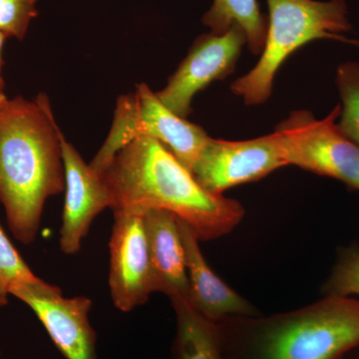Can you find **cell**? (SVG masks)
I'll list each match as a JSON object with an SVG mask.
<instances>
[{
  "mask_svg": "<svg viewBox=\"0 0 359 359\" xmlns=\"http://www.w3.org/2000/svg\"><path fill=\"white\" fill-rule=\"evenodd\" d=\"M0 359H1V351H0Z\"/></svg>",
  "mask_w": 359,
  "mask_h": 359,
  "instance_id": "22",
  "label": "cell"
},
{
  "mask_svg": "<svg viewBox=\"0 0 359 359\" xmlns=\"http://www.w3.org/2000/svg\"><path fill=\"white\" fill-rule=\"evenodd\" d=\"M219 323L226 359H342L359 346V301L327 295L313 306L257 320Z\"/></svg>",
  "mask_w": 359,
  "mask_h": 359,
  "instance_id": "3",
  "label": "cell"
},
{
  "mask_svg": "<svg viewBox=\"0 0 359 359\" xmlns=\"http://www.w3.org/2000/svg\"><path fill=\"white\" fill-rule=\"evenodd\" d=\"M111 233L109 289L116 309L130 313L155 292L143 216L115 214Z\"/></svg>",
  "mask_w": 359,
  "mask_h": 359,
  "instance_id": "10",
  "label": "cell"
},
{
  "mask_svg": "<svg viewBox=\"0 0 359 359\" xmlns=\"http://www.w3.org/2000/svg\"><path fill=\"white\" fill-rule=\"evenodd\" d=\"M171 302L177 321L175 359H226L219 323L205 318L186 299Z\"/></svg>",
  "mask_w": 359,
  "mask_h": 359,
  "instance_id": "14",
  "label": "cell"
},
{
  "mask_svg": "<svg viewBox=\"0 0 359 359\" xmlns=\"http://www.w3.org/2000/svg\"><path fill=\"white\" fill-rule=\"evenodd\" d=\"M141 137L159 141L191 172L211 138L199 125L172 112L147 84L141 83L134 93L118 99L109 135L90 168L102 174L123 147Z\"/></svg>",
  "mask_w": 359,
  "mask_h": 359,
  "instance_id": "5",
  "label": "cell"
},
{
  "mask_svg": "<svg viewBox=\"0 0 359 359\" xmlns=\"http://www.w3.org/2000/svg\"><path fill=\"white\" fill-rule=\"evenodd\" d=\"M244 30L238 25L222 34L209 33L194 42L187 57L169 78L158 98L175 114L187 118L192 112L193 98L212 82L223 80L235 71L243 47Z\"/></svg>",
  "mask_w": 359,
  "mask_h": 359,
  "instance_id": "9",
  "label": "cell"
},
{
  "mask_svg": "<svg viewBox=\"0 0 359 359\" xmlns=\"http://www.w3.org/2000/svg\"><path fill=\"white\" fill-rule=\"evenodd\" d=\"M7 304H8V299H7V297H6V295H2L1 294H0V308L6 306Z\"/></svg>",
  "mask_w": 359,
  "mask_h": 359,
  "instance_id": "21",
  "label": "cell"
},
{
  "mask_svg": "<svg viewBox=\"0 0 359 359\" xmlns=\"http://www.w3.org/2000/svg\"><path fill=\"white\" fill-rule=\"evenodd\" d=\"M155 292L170 299L189 301L186 252L178 218L163 210H149L143 216Z\"/></svg>",
  "mask_w": 359,
  "mask_h": 359,
  "instance_id": "13",
  "label": "cell"
},
{
  "mask_svg": "<svg viewBox=\"0 0 359 359\" xmlns=\"http://www.w3.org/2000/svg\"><path fill=\"white\" fill-rule=\"evenodd\" d=\"M328 295H359V248L344 250L325 285Z\"/></svg>",
  "mask_w": 359,
  "mask_h": 359,
  "instance_id": "19",
  "label": "cell"
},
{
  "mask_svg": "<svg viewBox=\"0 0 359 359\" xmlns=\"http://www.w3.org/2000/svg\"><path fill=\"white\" fill-rule=\"evenodd\" d=\"M0 226V294L8 297L18 283L39 282Z\"/></svg>",
  "mask_w": 359,
  "mask_h": 359,
  "instance_id": "17",
  "label": "cell"
},
{
  "mask_svg": "<svg viewBox=\"0 0 359 359\" xmlns=\"http://www.w3.org/2000/svg\"><path fill=\"white\" fill-rule=\"evenodd\" d=\"M101 176L114 215L163 210L185 222L200 241L230 233L244 218L238 201L205 190L169 149L149 137L123 147Z\"/></svg>",
  "mask_w": 359,
  "mask_h": 359,
  "instance_id": "1",
  "label": "cell"
},
{
  "mask_svg": "<svg viewBox=\"0 0 359 359\" xmlns=\"http://www.w3.org/2000/svg\"><path fill=\"white\" fill-rule=\"evenodd\" d=\"M61 134L44 94L0 110V204L22 244L36 240L45 202L65 191Z\"/></svg>",
  "mask_w": 359,
  "mask_h": 359,
  "instance_id": "2",
  "label": "cell"
},
{
  "mask_svg": "<svg viewBox=\"0 0 359 359\" xmlns=\"http://www.w3.org/2000/svg\"><path fill=\"white\" fill-rule=\"evenodd\" d=\"M341 112L337 105L323 119L297 110L276 128L287 165L332 177L359 190V147L337 124Z\"/></svg>",
  "mask_w": 359,
  "mask_h": 359,
  "instance_id": "6",
  "label": "cell"
},
{
  "mask_svg": "<svg viewBox=\"0 0 359 359\" xmlns=\"http://www.w3.org/2000/svg\"><path fill=\"white\" fill-rule=\"evenodd\" d=\"M211 32L222 34L238 25L244 30L247 44L254 55H261L268 32V18L262 14L257 0H214L203 18Z\"/></svg>",
  "mask_w": 359,
  "mask_h": 359,
  "instance_id": "15",
  "label": "cell"
},
{
  "mask_svg": "<svg viewBox=\"0 0 359 359\" xmlns=\"http://www.w3.org/2000/svg\"><path fill=\"white\" fill-rule=\"evenodd\" d=\"M7 37L4 33L0 32V110L6 105L8 102L9 99L7 98L6 93H4V81L2 78L1 70H2V48H4V41H6Z\"/></svg>",
  "mask_w": 359,
  "mask_h": 359,
  "instance_id": "20",
  "label": "cell"
},
{
  "mask_svg": "<svg viewBox=\"0 0 359 359\" xmlns=\"http://www.w3.org/2000/svg\"><path fill=\"white\" fill-rule=\"evenodd\" d=\"M9 294L32 309L65 359H99L97 334L89 318L93 302L89 297H63L60 287L41 278L18 283Z\"/></svg>",
  "mask_w": 359,
  "mask_h": 359,
  "instance_id": "7",
  "label": "cell"
},
{
  "mask_svg": "<svg viewBox=\"0 0 359 359\" xmlns=\"http://www.w3.org/2000/svg\"><path fill=\"white\" fill-rule=\"evenodd\" d=\"M180 233L186 252L189 278V302L212 323H221L231 316H252V306L226 285L210 268L199 247V238L192 229L178 219Z\"/></svg>",
  "mask_w": 359,
  "mask_h": 359,
  "instance_id": "12",
  "label": "cell"
},
{
  "mask_svg": "<svg viewBox=\"0 0 359 359\" xmlns=\"http://www.w3.org/2000/svg\"><path fill=\"white\" fill-rule=\"evenodd\" d=\"M337 85L342 102L337 125L359 147V63L340 65L337 71Z\"/></svg>",
  "mask_w": 359,
  "mask_h": 359,
  "instance_id": "16",
  "label": "cell"
},
{
  "mask_svg": "<svg viewBox=\"0 0 359 359\" xmlns=\"http://www.w3.org/2000/svg\"><path fill=\"white\" fill-rule=\"evenodd\" d=\"M268 32L261 58L244 76L231 85L235 95L245 105L266 103L273 93L276 72L287 58L309 42L330 39L359 45L346 33L353 29L347 18L344 0H266Z\"/></svg>",
  "mask_w": 359,
  "mask_h": 359,
  "instance_id": "4",
  "label": "cell"
},
{
  "mask_svg": "<svg viewBox=\"0 0 359 359\" xmlns=\"http://www.w3.org/2000/svg\"><path fill=\"white\" fill-rule=\"evenodd\" d=\"M37 0H0V32L22 40L32 20L36 18Z\"/></svg>",
  "mask_w": 359,
  "mask_h": 359,
  "instance_id": "18",
  "label": "cell"
},
{
  "mask_svg": "<svg viewBox=\"0 0 359 359\" xmlns=\"http://www.w3.org/2000/svg\"><path fill=\"white\" fill-rule=\"evenodd\" d=\"M287 165L280 135L245 141L210 138L193 175L209 192L223 195L233 187L257 181Z\"/></svg>",
  "mask_w": 359,
  "mask_h": 359,
  "instance_id": "8",
  "label": "cell"
},
{
  "mask_svg": "<svg viewBox=\"0 0 359 359\" xmlns=\"http://www.w3.org/2000/svg\"><path fill=\"white\" fill-rule=\"evenodd\" d=\"M65 170V203L59 245L61 252L74 256L81 250L96 217L112 205L109 189L101 175L84 162L72 144L61 134Z\"/></svg>",
  "mask_w": 359,
  "mask_h": 359,
  "instance_id": "11",
  "label": "cell"
}]
</instances>
